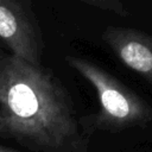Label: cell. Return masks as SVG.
Listing matches in <instances>:
<instances>
[{
	"label": "cell",
	"mask_w": 152,
	"mask_h": 152,
	"mask_svg": "<svg viewBox=\"0 0 152 152\" xmlns=\"http://www.w3.org/2000/svg\"><path fill=\"white\" fill-rule=\"evenodd\" d=\"M90 134L51 70L0 49V138L26 152H87Z\"/></svg>",
	"instance_id": "cell-1"
},
{
	"label": "cell",
	"mask_w": 152,
	"mask_h": 152,
	"mask_svg": "<svg viewBox=\"0 0 152 152\" xmlns=\"http://www.w3.org/2000/svg\"><path fill=\"white\" fill-rule=\"evenodd\" d=\"M65 61L96 93L99 110L86 119L91 133L95 129L119 132L152 122V106L104 68L82 56L68 55Z\"/></svg>",
	"instance_id": "cell-2"
},
{
	"label": "cell",
	"mask_w": 152,
	"mask_h": 152,
	"mask_svg": "<svg viewBox=\"0 0 152 152\" xmlns=\"http://www.w3.org/2000/svg\"><path fill=\"white\" fill-rule=\"evenodd\" d=\"M0 42L12 56L42 65L44 40L30 0H0Z\"/></svg>",
	"instance_id": "cell-3"
},
{
	"label": "cell",
	"mask_w": 152,
	"mask_h": 152,
	"mask_svg": "<svg viewBox=\"0 0 152 152\" xmlns=\"http://www.w3.org/2000/svg\"><path fill=\"white\" fill-rule=\"evenodd\" d=\"M101 39L122 65L152 88V34L135 27L109 25Z\"/></svg>",
	"instance_id": "cell-4"
},
{
	"label": "cell",
	"mask_w": 152,
	"mask_h": 152,
	"mask_svg": "<svg viewBox=\"0 0 152 152\" xmlns=\"http://www.w3.org/2000/svg\"><path fill=\"white\" fill-rule=\"evenodd\" d=\"M83 4H87L91 7H96L102 11L114 13L120 17H127L128 10L122 1L119 0H82Z\"/></svg>",
	"instance_id": "cell-5"
},
{
	"label": "cell",
	"mask_w": 152,
	"mask_h": 152,
	"mask_svg": "<svg viewBox=\"0 0 152 152\" xmlns=\"http://www.w3.org/2000/svg\"><path fill=\"white\" fill-rule=\"evenodd\" d=\"M0 152H26V151L18 150V148H13V147L5 146V145H1V144H0Z\"/></svg>",
	"instance_id": "cell-6"
}]
</instances>
